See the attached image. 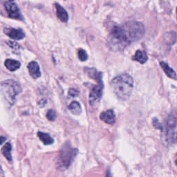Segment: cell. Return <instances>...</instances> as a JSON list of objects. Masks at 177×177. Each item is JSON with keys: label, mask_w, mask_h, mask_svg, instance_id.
<instances>
[{"label": "cell", "mask_w": 177, "mask_h": 177, "mask_svg": "<svg viewBox=\"0 0 177 177\" xmlns=\"http://www.w3.org/2000/svg\"><path fill=\"white\" fill-rule=\"evenodd\" d=\"M111 86L118 98L126 100L132 94L134 88V80L130 75L123 73L112 80Z\"/></svg>", "instance_id": "1"}, {"label": "cell", "mask_w": 177, "mask_h": 177, "mask_svg": "<svg viewBox=\"0 0 177 177\" xmlns=\"http://www.w3.org/2000/svg\"><path fill=\"white\" fill-rule=\"evenodd\" d=\"M129 44L121 26H114L107 40V46L110 50L114 52L122 51Z\"/></svg>", "instance_id": "2"}, {"label": "cell", "mask_w": 177, "mask_h": 177, "mask_svg": "<svg viewBox=\"0 0 177 177\" xmlns=\"http://www.w3.org/2000/svg\"><path fill=\"white\" fill-rule=\"evenodd\" d=\"M122 29L129 43L140 40L145 35V26L142 23L137 21H129L123 25Z\"/></svg>", "instance_id": "3"}, {"label": "cell", "mask_w": 177, "mask_h": 177, "mask_svg": "<svg viewBox=\"0 0 177 177\" xmlns=\"http://www.w3.org/2000/svg\"><path fill=\"white\" fill-rule=\"evenodd\" d=\"M20 92L21 87L13 80H7L0 82V94L11 105L15 102L16 96Z\"/></svg>", "instance_id": "4"}, {"label": "cell", "mask_w": 177, "mask_h": 177, "mask_svg": "<svg viewBox=\"0 0 177 177\" xmlns=\"http://www.w3.org/2000/svg\"><path fill=\"white\" fill-rule=\"evenodd\" d=\"M78 153V149L73 148L69 144L66 143L63 147L58 155L57 161V166L58 167L63 170H65L69 167Z\"/></svg>", "instance_id": "5"}, {"label": "cell", "mask_w": 177, "mask_h": 177, "mask_svg": "<svg viewBox=\"0 0 177 177\" xmlns=\"http://www.w3.org/2000/svg\"><path fill=\"white\" fill-rule=\"evenodd\" d=\"M102 82H99L98 85L93 87L89 94V104L91 107L98 106L102 98Z\"/></svg>", "instance_id": "6"}, {"label": "cell", "mask_w": 177, "mask_h": 177, "mask_svg": "<svg viewBox=\"0 0 177 177\" xmlns=\"http://www.w3.org/2000/svg\"><path fill=\"white\" fill-rule=\"evenodd\" d=\"M5 10L6 11L8 15L10 18L15 19H18V20H22L23 17L21 13L19 10L17 6L11 2H8L5 3L4 4Z\"/></svg>", "instance_id": "7"}, {"label": "cell", "mask_w": 177, "mask_h": 177, "mask_svg": "<svg viewBox=\"0 0 177 177\" xmlns=\"http://www.w3.org/2000/svg\"><path fill=\"white\" fill-rule=\"evenodd\" d=\"M4 33L11 39L21 40L25 37V33L22 29H15L13 28H6L4 30Z\"/></svg>", "instance_id": "8"}, {"label": "cell", "mask_w": 177, "mask_h": 177, "mask_svg": "<svg viewBox=\"0 0 177 177\" xmlns=\"http://www.w3.org/2000/svg\"><path fill=\"white\" fill-rule=\"evenodd\" d=\"M100 119L109 125H113L116 122V116H115L114 111L111 110H107L100 114Z\"/></svg>", "instance_id": "9"}, {"label": "cell", "mask_w": 177, "mask_h": 177, "mask_svg": "<svg viewBox=\"0 0 177 177\" xmlns=\"http://www.w3.org/2000/svg\"><path fill=\"white\" fill-rule=\"evenodd\" d=\"M28 69L30 75L33 78H38L41 76L39 64H38L36 62H31V63L28 64Z\"/></svg>", "instance_id": "10"}, {"label": "cell", "mask_w": 177, "mask_h": 177, "mask_svg": "<svg viewBox=\"0 0 177 177\" xmlns=\"http://www.w3.org/2000/svg\"><path fill=\"white\" fill-rule=\"evenodd\" d=\"M55 6L56 8V14H57L58 18L63 22H67L69 19V15H68L67 12L64 8L61 6L58 3L55 4Z\"/></svg>", "instance_id": "11"}, {"label": "cell", "mask_w": 177, "mask_h": 177, "mask_svg": "<svg viewBox=\"0 0 177 177\" xmlns=\"http://www.w3.org/2000/svg\"><path fill=\"white\" fill-rule=\"evenodd\" d=\"M85 71L87 72V75L90 78L98 81V83L99 82H102L101 73L98 72L96 69H94V68H86V69H85Z\"/></svg>", "instance_id": "12"}, {"label": "cell", "mask_w": 177, "mask_h": 177, "mask_svg": "<svg viewBox=\"0 0 177 177\" xmlns=\"http://www.w3.org/2000/svg\"><path fill=\"white\" fill-rule=\"evenodd\" d=\"M160 65L162 69L164 71V72L170 78H172L173 80H177V75L176 73H175V71H174L172 68L170 67L169 65L164 62H161L160 63Z\"/></svg>", "instance_id": "13"}, {"label": "cell", "mask_w": 177, "mask_h": 177, "mask_svg": "<svg viewBox=\"0 0 177 177\" xmlns=\"http://www.w3.org/2000/svg\"><path fill=\"white\" fill-rule=\"evenodd\" d=\"M4 65L6 67L8 70L10 71H15L16 70L19 69L20 67V63L15 60H12V59H8L5 61Z\"/></svg>", "instance_id": "14"}, {"label": "cell", "mask_w": 177, "mask_h": 177, "mask_svg": "<svg viewBox=\"0 0 177 177\" xmlns=\"http://www.w3.org/2000/svg\"><path fill=\"white\" fill-rule=\"evenodd\" d=\"M147 59H148V58H147V55L145 53L142 51H140V50H138V51L136 52L134 57H133V60L138 62V63L141 64L145 63Z\"/></svg>", "instance_id": "15"}, {"label": "cell", "mask_w": 177, "mask_h": 177, "mask_svg": "<svg viewBox=\"0 0 177 177\" xmlns=\"http://www.w3.org/2000/svg\"><path fill=\"white\" fill-rule=\"evenodd\" d=\"M38 137L40 138V140L45 145H51L53 143H54V139L53 138L51 137V136L48 134H46V133L44 132H39L37 134Z\"/></svg>", "instance_id": "16"}, {"label": "cell", "mask_w": 177, "mask_h": 177, "mask_svg": "<svg viewBox=\"0 0 177 177\" xmlns=\"http://www.w3.org/2000/svg\"><path fill=\"white\" fill-rule=\"evenodd\" d=\"M69 109L73 114L77 115L78 116V115H80L81 114V111H82L81 106L80 105V103L78 102H76V101L72 102L69 105Z\"/></svg>", "instance_id": "17"}, {"label": "cell", "mask_w": 177, "mask_h": 177, "mask_svg": "<svg viewBox=\"0 0 177 177\" xmlns=\"http://www.w3.org/2000/svg\"><path fill=\"white\" fill-rule=\"evenodd\" d=\"M11 149H12V146L10 143H6L2 149V154H4V156H5V158L9 161H12Z\"/></svg>", "instance_id": "18"}, {"label": "cell", "mask_w": 177, "mask_h": 177, "mask_svg": "<svg viewBox=\"0 0 177 177\" xmlns=\"http://www.w3.org/2000/svg\"><path fill=\"white\" fill-rule=\"evenodd\" d=\"M177 125V119L175 116H170L167 120V125L170 128H173Z\"/></svg>", "instance_id": "19"}, {"label": "cell", "mask_w": 177, "mask_h": 177, "mask_svg": "<svg viewBox=\"0 0 177 177\" xmlns=\"http://www.w3.org/2000/svg\"><path fill=\"white\" fill-rule=\"evenodd\" d=\"M78 58H79L80 60L82 62H84V61L87 60L88 56H87V54L86 51H85L84 49H79V51H78Z\"/></svg>", "instance_id": "20"}, {"label": "cell", "mask_w": 177, "mask_h": 177, "mask_svg": "<svg viewBox=\"0 0 177 177\" xmlns=\"http://www.w3.org/2000/svg\"><path fill=\"white\" fill-rule=\"evenodd\" d=\"M46 117H47V119H48L49 120H51V121H54V120H55V119H56L55 112L54 110H50L48 112H47Z\"/></svg>", "instance_id": "21"}, {"label": "cell", "mask_w": 177, "mask_h": 177, "mask_svg": "<svg viewBox=\"0 0 177 177\" xmlns=\"http://www.w3.org/2000/svg\"><path fill=\"white\" fill-rule=\"evenodd\" d=\"M69 94L71 96L76 97V96H78L79 95V91H78V90L76 89V88H70L69 91Z\"/></svg>", "instance_id": "22"}, {"label": "cell", "mask_w": 177, "mask_h": 177, "mask_svg": "<svg viewBox=\"0 0 177 177\" xmlns=\"http://www.w3.org/2000/svg\"><path fill=\"white\" fill-rule=\"evenodd\" d=\"M153 125H154V127L157 128V129H161L162 128V125L158 123V120L156 119L153 120Z\"/></svg>", "instance_id": "23"}, {"label": "cell", "mask_w": 177, "mask_h": 177, "mask_svg": "<svg viewBox=\"0 0 177 177\" xmlns=\"http://www.w3.org/2000/svg\"><path fill=\"white\" fill-rule=\"evenodd\" d=\"M6 138L1 136H0V145H2L3 143H4L6 141Z\"/></svg>", "instance_id": "24"}, {"label": "cell", "mask_w": 177, "mask_h": 177, "mask_svg": "<svg viewBox=\"0 0 177 177\" xmlns=\"http://www.w3.org/2000/svg\"><path fill=\"white\" fill-rule=\"evenodd\" d=\"M4 176V171L2 169L1 166H0V176Z\"/></svg>", "instance_id": "25"}, {"label": "cell", "mask_w": 177, "mask_h": 177, "mask_svg": "<svg viewBox=\"0 0 177 177\" xmlns=\"http://www.w3.org/2000/svg\"><path fill=\"white\" fill-rule=\"evenodd\" d=\"M8 1H9V2H13V1H14V0H8Z\"/></svg>", "instance_id": "26"}, {"label": "cell", "mask_w": 177, "mask_h": 177, "mask_svg": "<svg viewBox=\"0 0 177 177\" xmlns=\"http://www.w3.org/2000/svg\"><path fill=\"white\" fill-rule=\"evenodd\" d=\"M176 165H177V160H176Z\"/></svg>", "instance_id": "27"}, {"label": "cell", "mask_w": 177, "mask_h": 177, "mask_svg": "<svg viewBox=\"0 0 177 177\" xmlns=\"http://www.w3.org/2000/svg\"><path fill=\"white\" fill-rule=\"evenodd\" d=\"M176 13H177V8H176Z\"/></svg>", "instance_id": "28"}]
</instances>
